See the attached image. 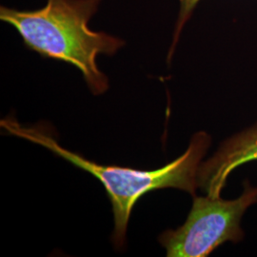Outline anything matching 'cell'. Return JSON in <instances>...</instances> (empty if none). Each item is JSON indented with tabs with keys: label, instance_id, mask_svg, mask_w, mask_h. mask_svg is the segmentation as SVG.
<instances>
[{
	"label": "cell",
	"instance_id": "277c9868",
	"mask_svg": "<svg viewBox=\"0 0 257 257\" xmlns=\"http://www.w3.org/2000/svg\"><path fill=\"white\" fill-rule=\"evenodd\" d=\"M253 161H257V125L225 140L210 159L202 162L198 187L209 196L220 197L230 174Z\"/></svg>",
	"mask_w": 257,
	"mask_h": 257
},
{
	"label": "cell",
	"instance_id": "7a4b0ae2",
	"mask_svg": "<svg viewBox=\"0 0 257 257\" xmlns=\"http://www.w3.org/2000/svg\"><path fill=\"white\" fill-rule=\"evenodd\" d=\"M100 1L48 0L33 11L1 6L0 19L18 31L29 50L75 67L91 92L99 95L109 89V80L97 66V56L115 55L125 45L118 37L89 28Z\"/></svg>",
	"mask_w": 257,
	"mask_h": 257
},
{
	"label": "cell",
	"instance_id": "6da1fadb",
	"mask_svg": "<svg viewBox=\"0 0 257 257\" xmlns=\"http://www.w3.org/2000/svg\"><path fill=\"white\" fill-rule=\"evenodd\" d=\"M1 127L10 135L46 148L55 156L91 174L101 182L110 199L114 220L111 242L116 248L124 247L128 220L138 200L146 193L175 188L195 195L203 157L211 143L210 135L199 132L193 136L187 151L173 162L154 170L143 171L119 166H105L61 147L43 125L24 126L14 117L1 120Z\"/></svg>",
	"mask_w": 257,
	"mask_h": 257
},
{
	"label": "cell",
	"instance_id": "3957f363",
	"mask_svg": "<svg viewBox=\"0 0 257 257\" xmlns=\"http://www.w3.org/2000/svg\"><path fill=\"white\" fill-rule=\"evenodd\" d=\"M257 203V187L248 180L236 199L193 196L192 210L181 227L168 230L159 242L169 257H205L225 242L238 243L244 232L241 219L251 205Z\"/></svg>",
	"mask_w": 257,
	"mask_h": 257
},
{
	"label": "cell",
	"instance_id": "5b68a950",
	"mask_svg": "<svg viewBox=\"0 0 257 257\" xmlns=\"http://www.w3.org/2000/svg\"><path fill=\"white\" fill-rule=\"evenodd\" d=\"M199 1L200 0H179L180 10H179V14H178V19L176 21L174 41H173V44H172L170 52H169V57H168L169 61L171 60V57L174 54L176 43L178 42L179 36L181 34V31L183 29L184 25L187 23V21L191 18L193 10L195 9V7L199 3Z\"/></svg>",
	"mask_w": 257,
	"mask_h": 257
}]
</instances>
